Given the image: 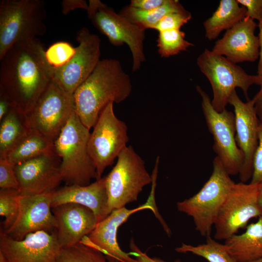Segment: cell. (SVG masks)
<instances>
[{
    "label": "cell",
    "instance_id": "obj_1",
    "mask_svg": "<svg viewBox=\"0 0 262 262\" xmlns=\"http://www.w3.org/2000/svg\"><path fill=\"white\" fill-rule=\"evenodd\" d=\"M45 51L35 38L14 44L0 59V95L26 114L52 80Z\"/></svg>",
    "mask_w": 262,
    "mask_h": 262
},
{
    "label": "cell",
    "instance_id": "obj_2",
    "mask_svg": "<svg viewBox=\"0 0 262 262\" xmlns=\"http://www.w3.org/2000/svg\"><path fill=\"white\" fill-rule=\"evenodd\" d=\"M132 88L131 79L118 60H101L74 93V112L90 130L106 106L124 101L131 95Z\"/></svg>",
    "mask_w": 262,
    "mask_h": 262
},
{
    "label": "cell",
    "instance_id": "obj_3",
    "mask_svg": "<svg viewBox=\"0 0 262 262\" xmlns=\"http://www.w3.org/2000/svg\"><path fill=\"white\" fill-rule=\"evenodd\" d=\"M90 129L74 112L54 140L56 154L61 159L63 181L67 185L84 186L98 180L96 169L89 156L88 142Z\"/></svg>",
    "mask_w": 262,
    "mask_h": 262
},
{
    "label": "cell",
    "instance_id": "obj_4",
    "mask_svg": "<svg viewBox=\"0 0 262 262\" xmlns=\"http://www.w3.org/2000/svg\"><path fill=\"white\" fill-rule=\"evenodd\" d=\"M43 0L0 1V59L15 44L38 38L47 30Z\"/></svg>",
    "mask_w": 262,
    "mask_h": 262
},
{
    "label": "cell",
    "instance_id": "obj_5",
    "mask_svg": "<svg viewBox=\"0 0 262 262\" xmlns=\"http://www.w3.org/2000/svg\"><path fill=\"white\" fill-rule=\"evenodd\" d=\"M213 165L212 174L202 188L177 203L178 210L191 217L196 229L206 238L211 236L219 211L235 183L217 156Z\"/></svg>",
    "mask_w": 262,
    "mask_h": 262
},
{
    "label": "cell",
    "instance_id": "obj_6",
    "mask_svg": "<svg viewBox=\"0 0 262 262\" xmlns=\"http://www.w3.org/2000/svg\"><path fill=\"white\" fill-rule=\"evenodd\" d=\"M105 179L108 215L137 201L144 187L152 181L144 161L131 146H127L120 153L115 166Z\"/></svg>",
    "mask_w": 262,
    "mask_h": 262
},
{
    "label": "cell",
    "instance_id": "obj_7",
    "mask_svg": "<svg viewBox=\"0 0 262 262\" xmlns=\"http://www.w3.org/2000/svg\"><path fill=\"white\" fill-rule=\"evenodd\" d=\"M196 63L211 84L213 94L211 103L217 112L226 109L236 88H241L249 99L248 91L256 83L257 75L248 74L237 64L207 49L198 56Z\"/></svg>",
    "mask_w": 262,
    "mask_h": 262
},
{
    "label": "cell",
    "instance_id": "obj_8",
    "mask_svg": "<svg viewBox=\"0 0 262 262\" xmlns=\"http://www.w3.org/2000/svg\"><path fill=\"white\" fill-rule=\"evenodd\" d=\"M93 25L115 46L127 44L132 57V71L139 70L146 61L145 30L131 23L100 0H89L86 10Z\"/></svg>",
    "mask_w": 262,
    "mask_h": 262
},
{
    "label": "cell",
    "instance_id": "obj_9",
    "mask_svg": "<svg viewBox=\"0 0 262 262\" xmlns=\"http://www.w3.org/2000/svg\"><path fill=\"white\" fill-rule=\"evenodd\" d=\"M114 103H109L100 113L88 142V153L98 180L102 178L105 168L114 164L129 142L128 127L115 115Z\"/></svg>",
    "mask_w": 262,
    "mask_h": 262
},
{
    "label": "cell",
    "instance_id": "obj_10",
    "mask_svg": "<svg viewBox=\"0 0 262 262\" xmlns=\"http://www.w3.org/2000/svg\"><path fill=\"white\" fill-rule=\"evenodd\" d=\"M196 89L201 98V107L209 131L213 137V150L230 176L239 175L244 157L235 140L234 114L226 109L217 112L209 95L200 86H196Z\"/></svg>",
    "mask_w": 262,
    "mask_h": 262
},
{
    "label": "cell",
    "instance_id": "obj_11",
    "mask_svg": "<svg viewBox=\"0 0 262 262\" xmlns=\"http://www.w3.org/2000/svg\"><path fill=\"white\" fill-rule=\"evenodd\" d=\"M260 184L235 183L220 208L214 226L216 240H226L245 228L249 221L262 216L258 195Z\"/></svg>",
    "mask_w": 262,
    "mask_h": 262
},
{
    "label": "cell",
    "instance_id": "obj_12",
    "mask_svg": "<svg viewBox=\"0 0 262 262\" xmlns=\"http://www.w3.org/2000/svg\"><path fill=\"white\" fill-rule=\"evenodd\" d=\"M74 112L72 96L52 80L26 115L32 131L54 141Z\"/></svg>",
    "mask_w": 262,
    "mask_h": 262
},
{
    "label": "cell",
    "instance_id": "obj_13",
    "mask_svg": "<svg viewBox=\"0 0 262 262\" xmlns=\"http://www.w3.org/2000/svg\"><path fill=\"white\" fill-rule=\"evenodd\" d=\"M78 45L70 60L62 67L53 70L52 80L72 96L78 87L90 76L100 60V38L86 27L77 33Z\"/></svg>",
    "mask_w": 262,
    "mask_h": 262
},
{
    "label": "cell",
    "instance_id": "obj_14",
    "mask_svg": "<svg viewBox=\"0 0 262 262\" xmlns=\"http://www.w3.org/2000/svg\"><path fill=\"white\" fill-rule=\"evenodd\" d=\"M55 230L37 231L17 240L0 231V251L8 262H56L61 249Z\"/></svg>",
    "mask_w": 262,
    "mask_h": 262
},
{
    "label": "cell",
    "instance_id": "obj_15",
    "mask_svg": "<svg viewBox=\"0 0 262 262\" xmlns=\"http://www.w3.org/2000/svg\"><path fill=\"white\" fill-rule=\"evenodd\" d=\"M229 103L234 108L236 144L244 157L239 179L241 182L246 183L252 177L253 158L258 145L259 128L262 122L252 99L243 102L235 90L232 93Z\"/></svg>",
    "mask_w": 262,
    "mask_h": 262
},
{
    "label": "cell",
    "instance_id": "obj_16",
    "mask_svg": "<svg viewBox=\"0 0 262 262\" xmlns=\"http://www.w3.org/2000/svg\"><path fill=\"white\" fill-rule=\"evenodd\" d=\"M61 159L56 154L38 157L15 165L21 196L52 192L63 181Z\"/></svg>",
    "mask_w": 262,
    "mask_h": 262
},
{
    "label": "cell",
    "instance_id": "obj_17",
    "mask_svg": "<svg viewBox=\"0 0 262 262\" xmlns=\"http://www.w3.org/2000/svg\"><path fill=\"white\" fill-rule=\"evenodd\" d=\"M154 195L150 194L149 200L145 204L136 208L128 209L125 207L113 211L106 217L98 222L92 232L86 236L87 240L83 244L93 247L107 256L120 262H139L123 251L117 241V232L119 227L125 222L130 216L138 211L150 209L155 213L151 200Z\"/></svg>",
    "mask_w": 262,
    "mask_h": 262
},
{
    "label": "cell",
    "instance_id": "obj_18",
    "mask_svg": "<svg viewBox=\"0 0 262 262\" xmlns=\"http://www.w3.org/2000/svg\"><path fill=\"white\" fill-rule=\"evenodd\" d=\"M53 192L34 196L21 195L18 216L14 224L5 230L6 233L14 239L21 240L37 231H54L56 221L51 210Z\"/></svg>",
    "mask_w": 262,
    "mask_h": 262
},
{
    "label": "cell",
    "instance_id": "obj_19",
    "mask_svg": "<svg viewBox=\"0 0 262 262\" xmlns=\"http://www.w3.org/2000/svg\"><path fill=\"white\" fill-rule=\"evenodd\" d=\"M56 221L55 231L62 248L81 243L96 227L98 222L90 209L75 203H66L52 207Z\"/></svg>",
    "mask_w": 262,
    "mask_h": 262
},
{
    "label": "cell",
    "instance_id": "obj_20",
    "mask_svg": "<svg viewBox=\"0 0 262 262\" xmlns=\"http://www.w3.org/2000/svg\"><path fill=\"white\" fill-rule=\"evenodd\" d=\"M257 26L255 20L246 17L227 30L212 50L236 64L255 61L259 57V39L255 35Z\"/></svg>",
    "mask_w": 262,
    "mask_h": 262
},
{
    "label": "cell",
    "instance_id": "obj_21",
    "mask_svg": "<svg viewBox=\"0 0 262 262\" xmlns=\"http://www.w3.org/2000/svg\"><path fill=\"white\" fill-rule=\"evenodd\" d=\"M105 177L87 185H66L52 194L51 207L66 203L80 204L90 209L99 222L108 216Z\"/></svg>",
    "mask_w": 262,
    "mask_h": 262
},
{
    "label": "cell",
    "instance_id": "obj_22",
    "mask_svg": "<svg viewBox=\"0 0 262 262\" xmlns=\"http://www.w3.org/2000/svg\"><path fill=\"white\" fill-rule=\"evenodd\" d=\"M224 244L239 262H250L262 258V216L247 226L246 231L232 235Z\"/></svg>",
    "mask_w": 262,
    "mask_h": 262
},
{
    "label": "cell",
    "instance_id": "obj_23",
    "mask_svg": "<svg viewBox=\"0 0 262 262\" xmlns=\"http://www.w3.org/2000/svg\"><path fill=\"white\" fill-rule=\"evenodd\" d=\"M32 131L26 113L12 105L0 121V158L8 153Z\"/></svg>",
    "mask_w": 262,
    "mask_h": 262
},
{
    "label": "cell",
    "instance_id": "obj_24",
    "mask_svg": "<svg viewBox=\"0 0 262 262\" xmlns=\"http://www.w3.org/2000/svg\"><path fill=\"white\" fill-rule=\"evenodd\" d=\"M246 17V8L237 0H220L217 8L203 23L206 38L215 39L222 31L231 28Z\"/></svg>",
    "mask_w": 262,
    "mask_h": 262
},
{
    "label": "cell",
    "instance_id": "obj_25",
    "mask_svg": "<svg viewBox=\"0 0 262 262\" xmlns=\"http://www.w3.org/2000/svg\"><path fill=\"white\" fill-rule=\"evenodd\" d=\"M54 141L32 131L8 153L6 158L13 164L56 154Z\"/></svg>",
    "mask_w": 262,
    "mask_h": 262
},
{
    "label": "cell",
    "instance_id": "obj_26",
    "mask_svg": "<svg viewBox=\"0 0 262 262\" xmlns=\"http://www.w3.org/2000/svg\"><path fill=\"white\" fill-rule=\"evenodd\" d=\"M186 11L179 0H166L162 6L151 10H139L128 5L124 7L119 14L146 30L154 29L161 18L169 13Z\"/></svg>",
    "mask_w": 262,
    "mask_h": 262
},
{
    "label": "cell",
    "instance_id": "obj_27",
    "mask_svg": "<svg viewBox=\"0 0 262 262\" xmlns=\"http://www.w3.org/2000/svg\"><path fill=\"white\" fill-rule=\"evenodd\" d=\"M175 250L178 253H192L203 258L208 262H239L225 244L218 242L211 236L206 238L204 244L193 246L182 243Z\"/></svg>",
    "mask_w": 262,
    "mask_h": 262
},
{
    "label": "cell",
    "instance_id": "obj_28",
    "mask_svg": "<svg viewBox=\"0 0 262 262\" xmlns=\"http://www.w3.org/2000/svg\"><path fill=\"white\" fill-rule=\"evenodd\" d=\"M157 42L158 53L164 58L177 55L194 46L185 39V33L180 29L159 32Z\"/></svg>",
    "mask_w": 262,
    "mask_h": 262
},
{
    "label": "cell",
    "instance_id": "obj_29",
    "mask_svg": "<svg viewBox=\"0 0 262 262\" xmlns=\"http://www.w3.org/2000/svg\"><path fill=\"white\" fill-rule=\"evenodd\" d=\"M106 259L98 250L80 243L62 248L56 262H106Z\"/></svg>",
    "mask_w": 262,
    "mask_h": 262
},
{
    "label": "cell",
    "instance_id": "obj_30",
    "mask_svg": "<svg viewBox=\"0 0 262 262\" xmlns=\"http://www.w3.org/2000/svg\"><path fill=\"white\" fill-rule=\"evenodd\" d=\"M19 190L13 189L0 190V215L4 218L3 228L8 229L15 222L19 210Z\"/></svg>",
    "mask_w": 262,
    "mask_h": 262
},
{
    "label": "cell",
    "instance_id": "obj_31",
    "mask_svg": "<svg viewBox=\"0 0 262 262\" xmlns=\"http://www.w3.org/2000/svg\"><path fill=\"white\" fill-rule=\"evenodd\" d=\"M76 47L66 41L57 42L45 51L46 58L53 70L65 65L72 58Z\"/></svg>",
    "mask_w": 262,
    "mask_h": 262
},
{
    "label": "cell",
    "instance_id": "obj_32",
    "mask_svg": "<svg viewBox=\"0 0 262 262\" xmlns=\"http://www.w3.org/2000/svg\"><path fill=\"white\" fill-rule=\"evenodd\" d=\"M192 18L191 13L186 11L183 12L169 13L159 21L154 29L159 32L164 31L180 29Z\"/></svg>",
    "mask_w": 262,
    "mask_h": 262
},
{
    "label": "cell",
    "instance_id": "obj_33",
    "mask_svg": "<svg viewBox=\"0 0 262 262\" xmlns=\"http://www.w3.org/2000/svg\"><path fill=\"white\" fill-rule=\"evenodd\" d=\"M15 165L7 158H0V189L19 190V184L15 169Z\"/></svg>",
    "mask_w": 262,
    "mask_h": 262
},
{
    "label": "cell",
    "instance_id": "obj_34",
    "mask_svg": "<svg viewBox=\"0 0 262 262\" xmlns=\"http://www.w3.org/2000/svg\"><path fill=\"white\" fill-rule=\"evenodd\" d=\"M262 182V123L258 131V145L255 151L253 163V173L250 183L260 184Z\"/></svg>",
    "mask_w": 262,
    "mask_h": 262
},
{
    "label": "cell",
    "instance_id": "obj_35",
    "mask_svg": "<svg viewBox=\"0 0 262 262\" xmlns=\"http://www.w3.org/2000/svg\"><path fill=\"white\" fill-rule=\"evenodd\" d=\"M246 9V16L258 22L262 20V0H237Z\"/></svg>",
    "mask_w": 262,
    "mask_h": 262
},
{
    "label": "cell",
    "instance_id": "obj_36",
    "mask_svg": "<svg viewBox=\"0 0 262 262\" xmlns=\"http://www.w3.org/2000/svg\"><path fill=\"white\" fill-rule=\"evenodd\" d=\"M166 0H131L129 6L142 10H151L162 6Z\"/></svg>",
    "mask_w": 262,
    "mask_h": 262
},
{
    "label": "cell",
    "instance_id": "obj_37",
    "mask_svg": "<svg viewBox=\"0 0 262 262\" xmlns=\"http://www.w3.org/2000/svg\"><path fill=\"white\" fill-rule=\"evenodd\" d=\"M62 13L66 15L71 11L77 9L87 10L88 2L84 0H63L62 2Z\"/></svg>",
    "mask_w": 262,
    "mask_h": 262
},
{
    "label": "cell",
    "instance_id": "obj_38",
    "mask_svg": "<svg viewBox=\"0 0 262 262\" xmlns=\"http://www.w3.org/2000/svg\"><path fill=\"white\" fill-rule=\"evenodd\" d=\"M255 84L260 86V88L252 99L254 101L255 108L259 120L262 123V75H257Z\"/></svg>",
    "mask_w": 262,
    "mask_h": 262
},
{
    "label": "cell",
    "instance_id": "obj_39",
    "mask_svg": "<svg viewBox=\"0 0 262 262\" xmlns=\"http://www.w3.org/2000/svg\"><path fill=\"white\" fill-rule=\"evenodd\" d=\"M258 26L259 29L258 39L259 44V57L257 68L258 75H262V20L259 22Z\"/></svg>",
    "mask_w": 262,
    "mask_h": 262
},
{
    "label": "cell",
    "instance_id": "obj_40",
    "mask_svg": "<svg viewBox=\"0 0 262 262\" xmlns=\"http://www.w3.org/2000/svg\"><path fill=\"white\" fill-rule=\"evenodd\" d=\"M136 259L140 262H166L159 258H150L145 253L140 251L136 255ZM173 262H182L180 260L177 259Z\"/></svg>",
    "mask_w": 262,
    "mask_h": 262
},
{
    "label": "cell",
    "instance_id": "obj_41",
    "mask_svg": "<svg viewBox=\"0 0 262 262\" xmlns=\"http://www.w3.org/2000/svg\"><path fill=\"white\" fill-rule=\"evenodd\" d=\"M12 105L7 98L0 95V120L1 121L9 111Z\"/></svg>",
    "mask_w": 262,
    "mask_h": 262
},
{
    "label": "cell",
    "instance_id": "obj_42",
    "mask_svg": "<svg viewBox=\"0 0 262 262\" xmlns=\"http://www.w3.org/2000/svg\"><path fill=\"white\" fill-rule=\"evenodd\" d=\"M258 202L259 207L262 212V182L260 183L258 195Z\"/></svg>",
    "mask_w": 262,
    "mask_h": 262
},
{
    "label": "cell",
    "instance_id": "obj_43",
    "mask_svg": "<svg viewBox=\"0 0 262 262\" xmlns=\"http://www.w3.org/2000/svg\"><path fill=\"white\" fill-rule=\"evenodd\" d=\"M0 262H8L6 258L2 252L0 251Z\"/></svg>",
    "mask_w": 262,
    "mask_h": 262
},
{
    "label": "cell",
    "instance_id": "obj_44",
    "mask_svg": "<svg viewBox=\"0 0 262 262\" xmlns=\"http://www.w3.org/2000/svg\"><path fill=\"white\" fill-rule=\"evenodd\" d=\"M107 258L108 259V261H106V262H120L118 260L110 257L107 256Z\"/></svg>",
    "mask_w": 262,
    "mask_h": 262
},
{
    "label": "cell",
    "instance_id": "obj_45",
    "mask_svg": "<svg viewBox=\"0 0 262 262\" xmlns=\"http://www.w3.org/2000/svg\"><path fill=\"white\" fill-rule=\"evenodd\" d=\"M250 262H262V258L259 259L258 260H256V261Z\"/></svg>",
    "mask_w": 262,
    "mask_h": 262
}]
</instances>
